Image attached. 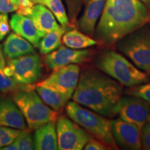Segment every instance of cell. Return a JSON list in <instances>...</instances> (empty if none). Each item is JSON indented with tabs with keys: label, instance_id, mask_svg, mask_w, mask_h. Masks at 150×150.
<instances>
[{
	"label": "cell",
	"instance_id": "6da1fadb",
	"mask_svg": "<svg viewBox=\"0 0 150 150\" xmlns=\"http://www.w3.org/2000/svg\"><path fill=\"white\" fill-rule=\"evenodd\" d=\"M147 24L150 11L140 0H106L94 35L98 42L113 45Z\"/></svg>",
	"mask_w": 150,
	"mask_h": 150
},
{
	"label": "cell",
	"instance_id": "7a4b0ae2",
	"mask_svg": "<svg viewBox=\"0 0 150 150\" xmlns=\"http://www.w3.org/2000/svg\"><path fill=\"white\" fill-rule=\"evenodd\" d=\"M119 82L97 67H88L80 72L73 101L105 117L119 113L122 87Z\"/></svg>",
	"mask_w": 150,
	"mask_h": 150
},
{
	"label": "cell",
	"instance_id": "3957f363",
	"mask_svg": "<svg viewBox=\"0 0 150 150\" xmlns=\"http://www.w3.org/2000/svg\"><path fill=\"white\" fill-rule=\"evenodd\" d=\"M95 67L127 87L149 82L147 73L138 69L122 54L112 50H104L94 58Z\"/></svg>",
	"mask_w": 150,
	"mask_h": 150
},
{
	"label": "cell",
	"instance_id": "277c9868",
	"mask_svg": "<svg viewBox=\"0 0 150 150\" xmlns=\"http://www.w3.org/2000/svg\"><path fill=\"white\" fill-rule=\"evenodd\" d=\"M67 115L72 120L83 127L91 136L104 142L110 149H118L112 131V120L78 103L66 104Z\"/></svg>",
	"mask_w": 150,
	"mask_h": 150
},
{
	"label": "cell",
	"instance_id": "5b68a950",
	"mask_svg": "<svg viewBox=\"0 0 150 150\" xmlns=\"http://www.w3.org/2000/svg\"><path fill=\"white\" fill-rule=\"evenodd\" d=\"M12 99L21 110L31 130L57 120L59 112L48 106L33 90L17 91L13 95Z\"/></svg>",
	"mask_w": 150,
	"mask_h": 150
},
{
	"label": "cell",
	"instance_id": "8992f818",
	"mask_svg": "<svg viewBox=\"0 0 150 150\" xmlns=\"http://www.w3.org/2000/svg\"><path fill=\"white\" fill-rule=\"evenodd\" d=\"M118 52L150 75V29L145 27L129 33L115 43Z\"/></svg>",
	"mask_w": 150,
	"mask_h": 150
},
{
	"label": "cell",
	"instance_id": "52a82bcc",
	"mask_svg": "<svg viewBox=\"0 0 150 150\" xmlns=\"http://www.w3.org/2000/svg\"><path fill=\"white\" fill-rule=\"evenodd\" d=\"M3 70L19 83L31 85L42 76V65L40 56L32 53L8 59Z\"/></svg>",
	"mask_w": 150,
	"mask_h": 150
},
{
	"label": "cell",
	"instance_id": "ba28073f",
	"mask_svg": "<svg viewBox=\"0 0 150 150\" xmlns=\"http://www.w3.org/2000/svg\"><path fill=\"white\" fill-rule=\"evenodd\" d=\"M56 132L60 150H81L92 138L83 127L64 115L57 119Z\"/></svg>",
	"mask_w": 150,
	"mask_h": 150
},
{
	"label": "cell",
	"instance_id": "9c48e42d",
	"mask_svg": "<svg viewBox=\"0 0 150 150\" xmlns=\"http://www.w3.org/2000/svg\"><path fill=\"white\" fill-rule=\"evenodd\" d=\"M80 76V67L76 64H70L57 67L51 74L35 86H42L59 92L67 100L72 98L77 86Z\"/></svg>",
	"mask_w": 150,
	"mask_h": 150
},
{
	"label": "cell",
	"instance_id": "30bf717a",
	"mask_svg": "<svg viewBox=\"0 0 150 150\" xmlns=\"http://www.w3.org/2000/svg\"><path fill=\"white\" fill-rule=\"evenodd\" d=\"M150 104L139 97L128 95L122 97L119 117L127 122L133 124L141 130L148 121Z\"/></svg>",
	"mask_w": 150,
	"mask_h": 150
},
{
	"label": "cell",
	"instance_id": "8fae6325",
	"mask_svg": "<svg viewBox=\"0 0 150 150\" xmlns=\"http://www.w3.org/2000/svg\"><path fill=\"white\" fill-rule=\"evenodd\" d=\"M112 131L117 147L127 150L142 149L141 130L121 118L112 120Z\"/></svg>",
	"mask_w": 150,
	"mask_h": 150
},
{
	"label": "cell",
	"instance_id": "7c38bea8",
	"mask_svg": "<svg viewBox=\"0 0 150 150\" xmlns=\"http://www.w3.org/2000/svg\"><path fill=\"white\" fill-rule=\"evenodd\" d=\"M88 50H74L61 45L45 57V63L49 70L70 64H80L88 61L91 56Z\"/></svg>",
	"mask_w": 150,
	"mask_h": 150
},
{
	"label": "cell",
	"instance_id": "4fadbf2b",
	"mask_svg": "<svg viewBox=\"0 0 150 150\" xmlns=\"http://www.w3.org/2000/svg\"><path fill=\"white\" fill-rule=\"evenodd\" d=\"M106 0H87L83 16L76 21L81 31L89 36H93L96 24L102 16Z\"/></svg>",
	"mask_w": 150,
	"mask_h": 150
},
{
	"label": "cell",
	"instance_id": "5bb4252c",
	"mask_svg": "<svg viewBox=\"0 0 150 150\" xmlns=\"http://www.w3.org/2000/svg\"><path fill=\"white\" fill-rule=\"evenodd\" d=\"M0 126L20 130L27 129L25 119L13 99H0Z\"/></svg>",
	"mask_w": 150,
	"mask_h": 150
},
{
	"label": "cell",
	"instance_id": "9a60e30c",
	"mask_svg": "<svg viewBox=\"0 0 150 150\" xmlns=\"http://www.w3.org/2000/svg\"><path fill=\"white\" fill-rule=\"evenodd\" d=\"M10 25L15 33L22 36L38 48L41 38L33 20L29 17L14 14L11 17Z\"/></svg>",
	"mask_w": 150,
	"mask_h": 150
},
{
	"label": "cell",
	"instance_id": "2e32d148",
	"mask_svg": "<svg viewBox=\"0 0 150 150\" xmlns=\"http://www.w3.org/2000/svg\"><path fill=\"white\" fill-rule=\"evenodd\" d=\"M28 17L33 20L41 38L50 31L62 27L56 22L55 16L50 9L42 4H35L31 15Z\"/></svg>",
	"mask_w": 150,
	"mask_h": 150
},
{
	"label": "cell",
	"instance_id": "e0dca14e",
	"mask_svg": "<svg viewBox=\"0 0 150 150\" xmlns=\"http://www.w3.org/2000/svg\"><path fill=\"white\" fill-rule=\"evenodd\" d=\"M33 140L34 149H59L56 122H49L35 129Z\"/></svg>",
	"mask_w": 150,
	"mask_h": 150
},
{
	"label": "cell",
	"instance_id": "ac0fdd59",
	"mask_svg": "<svg viewBox=\"0 0 150 150\" xmlns=\"http://www.w3.org/2000/svg\"><path fill=\"white\" fill-rule=\"evenodd\" d=\"M3 51L8 59L35 53L33 45L15 32L11 33L6 38L3 45Z\"/></svg>",
	"mask_w": 150,
	"mask_h": 150
},
{
	"label": "cell",
	"instance_id": "d6986e66",
	"mask_svg": "<svg viewBox=\"0 0 150 150\" xmlns=\"http://www.w3.org/2000/svg\"><path fill=\"white\" fill-rule=\"evenodd\" d=\"M62 42L67 47L74 50H84L96 45L98 41L78 29H70L63 34Z\"/></svg>",
	"mask_w": 150,
	"mask_h": 150
},
{
	"label": "cell",
	"instance_id": "ffe728a7",
	"mask_svg": "<svg viewBox=\"0 0 150 150\" xmlns=\"http://www.w3.org/2000/svg\"><path fill=\"white\" fill-rule=\"evenodd\" d=\"M34 88L43 102L57 112L63 109L68 101L63 95L52 89L42 86H35Z\"/></svg>",
	"mask_w": 150,
	"mask_h": 150
},
{
	"label": "cell",
	"instance_id": "44dd1931",
	"mask_svg": "<svg viewBox=\"0 0 150 150\" xmlns=\"http://www.w3.org/2000/svg\"><path fill=\"white\" fill-rule=\"evenodd\" d=\"M67 30L68 28L62 27L59 29L53 30L47 33L41 38L39 43L40 53L47 55L59 48L61 45L62 37Z\"/></svg>",
	"mask_w": 150,
	"mask_h": 150
},
{
	"label": "cell",
	"instance_id": "7402d4cb",
	"mask_svg": "<svg viewBox=\"0 0 150 150\" xmlns=\"http://www.w3.org/2000/svg\"><path fill=\"white\" fill-rule=\"evenodd\" d=\"M41 4L50 9L62 27H73L71 25L68 16L61 0H42Z\"/></svg>",
	"mask_w": 150,
	"mask_h": 150
},
{
	"label": "cell",
	"instance_id": "603a6c76",
	"mask_svg": "<svg viewBox=\"0 0 150 150\" xmlns=\"http://www.w3.org/2000/svg\"><path fill=\"white\" fill-rule=\"evenodd\" d=\"M34 86L25 85L19 83L13 77L8 76L4 72L3 68H0V91L4 94L16 93L20 91L33 90Z\"/></svg>",
	"mask_w": 150,
	"mask_h": 150
},
{
	"label": "cell",
	"instance_id": "cb8c5ba5",
	"mask_svg": "<svg viewBox=\"0 0 150 150\" xmlns=\"http://www.w3.org/2000/svg\"><path fill=\"white\" fill-rule=\"evenodd\" d=\"M86 1L87 0H65L67 11H68L67 16L71 25L73 27L76 24L79 14Z\"/></svg>",
	"mask_w": 150,
	"mask_h": 150
},
{
	"label": "cell",
	"instance_id": "d4e9b609",
	"mask_svg": "<svg viewBox=\"0 0 150 150\" xmlns=\"http://www.w3.org/2000/svg\"><path fill=\"white\" fill-rule=\"evenodd\" d=\"M125 94L136 97H139L150 104V82L130 87L125 91Z\"/></svg>",
	"mask_w": 150,
	"mask_h": 150
},
{
	"label": "cell",
	"instance_id": "484cf974",
	"mask_svg": "<svg viewBox=\"0 0 150 150\" xmlns=\"http://www.w3.org/2000/svg\"><path fill=\"white\" fill-rule=\"evenodd\" d=\"M15 141L18 145V150L34 149V140L33 136L27 129L22 130Z\"/></svg>",
	"mask_w": 150,
	"mask_h": 150
},
{
	"label": "cell",
	"instance_id": "4316f807",
	"mask_svg": "<svg viewBox=\"0 0 150 150\" xmlns=\"http://www.w3.org/2000/svg\"><path fill=\"white\" fill-rule=\"evenodd\" d=\"M35 4L32 0H20L19 5L16 9V13L22 16H29L32 12Z\"/></svg>",
	"mask_w": 150,
	"mask_h": 150
},
{
	"label": "cell",
	"instance_id": "83f0119b",
	"mask_svg": "<svg viewBox=\"0 0 150 150\" xmlns=\"http://www.w3.org/2000/svg\"><path fill=\"white\" fill-rule=\"evenodd\" d=\"M142 149L150 150V122L147 121L141 129Z\"/></svg>",
	"mask_w": 150,
	"mask_h": 150
},
{
	"label": "cell",
	"instance_id": "f1b7e54d",
	"mask_svg": "<svg viewBox=\"0 0 150 150\" xmlns=\"http://www.w3.org/2000/svg\"><path fill=\"white\" fill-rule=\"evenodd\" d=\"M83 149L86 150H107L110 149L108 146H106L104 142L96 139L95 138H91V140L87 142Z\"/></svg>",
	"mask_w": 150,
	"mask_h": 150
},
{
	"label": "cell",
	"instance_id": "f546056e",
	"mask_svg": "<svg viewBox=\"0 0 150 150\" xmlns=\"http://www.w3.org/2000/svg\"><path fill=\"white\" fill-rule=\"evenodd\" d=\"M16 11L15 6L8 0H0V13H8Z\"/></svg>",
	"mask_w": 150,
	"mask_h": 150
},
{
	"label": "cell",
	"instance_id": "4dcf8cb0",
	"mask_svg": "<svg viewBox=\"0 0 150 150\" xmlns=\"http://www.w3.org/2000/svg\"><path fill=\"white\" fill-rule=\"evenodd\" d=\"M1 150H18V145H17L16 142L14 141L12 143H11L10 145L6 146V147H4L0 149Z\"/></svg>",
	"mask_w": 150,
	"mask_h": 150
},
{
	"label": "cell",
	"instance_id": "1f68e13d",
	"mask_svg": "<svg viewBox=\"0 0 150 150\" xmlns=\"http://www.w3.org/2000/svg\"><path fill=\"white\" fill-rule=\"evenodd\" d=\"M11 127L0 126V140H1V138H2L3 137L11 130Z\"/></svg>",
	"mask_w": 150,
	"mask_h": 150
},
{
	"label": "cell",
	"instance_id": "d6a6232c",
	"mask_svg": "<svg viewBox=\"0 0 150 150\" xmlns=\"http://www.w3.org/2000/svg\"><path fill=\"white\" fill-rule=\"evenodd\" d=\"M6 65L5 58L4 56L2 50H1V46L0 45V68H4Z\"/></svg>",
	"mask_w": 150,
	"mask_h": 150
},
{
	"label": "cell",
	"instance_id": "836d02e7",
	"mask_svg": "<svg viewBox=\"0 0 150 150\" xmlns=\"http://www.w3.org/2000/svg\"><path fill=\"white\" fill-rule=\"evenodd\" d=\"M8 1H10V2L13 5L15 6L17 9V8H18V6L19 5V2H20V0H8Z\"/></svg>",
	"mask_w": 150,
	"mask_h": 150
},
{
	"label": "cell",
	"instance_id": "e575fe53",
	"mask_svg": "<svg viewBox=\"0 0 150 150\" xmlns=\"http://www.w3.org/2000/svg\"><path fill=\"white\" fill-rule=\"evenodd\" d=\"M140 1H142L150 11V0H140Z\"/></svg>",
	"mask_w": 150,
	"mask_h": 150
},
{
	"label": "cell",
	"instance_id": "d590c367",
	"mask_svg": "<svg viewBox=\"0 0 150 150\" xmlns=\"http://www.w3.org/2000/svg\"><path fill=\"white\" fill-rule=\"evenodd\" d=\"M1 16H2V13H0V19H1ZM4 35L1 34V33H0V41H1L3 40L4 38Z\"/></svg>",
	"mask_w": 150,
	"mask_h": 150
},
{
	"label": "cell",
	"instance_id": "8d00e7d4",
	"mask_svg": "<svg viewBox=\"0 0 150 150\" xmlns=\"http://www.w3.org/2000/svg\"><path fill=\"white\" fill-rule=\"evenodd\" d=\"M33 1V3L35 4H41L42 3V0H32Z\"/></svg>",
	"mask_w": 150,
	"mask_h": 150
},
{
	"label": "cell",
	"instance_id": "74e56055",
	"mask_svg": "<svg viewBox=\"0 0 150 150\" xmlns=\"http://www.w3.org/2000/svg\"><path fill=\"white\" fill-rule=\"evenodd\" d=\"M148 121L150 122V110H149V118H148Z\"/></svg>",
	"mask_w": 150,
	"mask_h": 150
}]
</instances>
